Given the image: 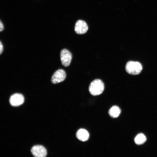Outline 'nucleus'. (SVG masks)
<instances>
[{
    "mask_svg": "<svg viewBox=\"0 0 157 157\" xmlns=\"http://www.w3.org/2000/svg\"><path fill=\"white\" fill-rule=\"evenodd\" d=\"M76 137L79 140L84 142L88 139L89 134L86 130L81 129L78 130L77 132Z\"/></svg>",
    "mask_w": 157,
    "mask_h": 157,
    "instance_id": "6e6552de",
    "label": "nucleus"
},
{
    "mask_svg": "<svg viewBox=\"0 0 157 157\" xmlns=\"http://www.w3.org/2000/svg\"><path fill=\"white\" fill-rule=\"evenodd\" d=\"M146 140V138L145 135L142 133L138 134L135 138V142L136 144L140 145L144 143Z\"/></svg>",
    "mask_w": 157,
    "mask_h": 157,
    "instance_id": "9d476101",
    "label": "nucleus"
},
{
    "mask_svg": "<svg viewBox=\"0 0 157 157\" xmlns=\"http://www.w3.org/2000/svg\"><path fill=\"white\" fill-rule=\"evenodd\" d=\"M31 151L32 154L36 157H44L47 155L46 149L41 145L33 146L31 149Z\"/></svg>",
    "mask_w": 157,
    "mask_h": 157,
    "instance_id": "39448f33",
    "label": "nucleus"
},
{
    "mask_svg": "<svg viewBox=\"0 0 157 157\" xmlns=\"http://www.w3.org/2000/svg\"><path fill=\"white\" fill-rule=\"evenodd\" d=\"M104 88L102 81L99 79H96L90 83L89 88L90 93L92 95L97 96L101 94Z\"/></svg>",
    "mask_w": 157,
    "mask_h": 157,
    "instance_id": "f257e3e1",
    "label": "nucleus"
},
{
    "mask_svg": "<svg viewBox=\"0 0 157 157\" xmlns=\"http://www.w3.org/2000/svg\"><path fill=\"white\" fill-rule=\"evenodd\" d=\"M0 31H1L4 29V26L3 23L1 21H0Z\"/></svg>",
    "mask_w": 157,
    "mask_h": 157,
    "instance_id": "f8f14e48",
    "label": "nucleus"
},
{
    "mask_svg": "<svg viewBox=\"0 0 157 157\" xmlns=\"http://www.w3.org/2000/svg\"><path fill=\"white\" fill-rule=\"evenodd\" d=\"M88 26L84 21L78 20L76 23L74 30L76 32L79 34H84L87 31Z\"/></svg>",
    "mask_w": 157,
    "mask_h": 157,
    "instance_id": "0eeeda50",
    "label": "nucleus"
},
{
    "mask_svg": "<svg viewBox=\"0 0 157 157\" xmlns=\"http://www.w3.org/2000/svg\"><path fill=\"white\" fill-rule=\"evenodd\" d=\"M24 98L21 94L15 93L12 95L10 97L9 102L13 106H17L22 105L24 102Z\"/></svg>",
    "mask_w": 157,
    "mask_h": 157,
    "instance_id": "423d86ee",
    "label": "nucleus"
},
{
    "mask_svg": "<svg viewBox=\"0 0 157 157\" xmlns=\"http://www.w3.org/2000/svg\"><path fill=\"white\" fill-rule=\"evenodd\" d=\"M3 46L1 41L0 43V54H1L3 52Z\"/></svg>",
    "mask_w": 157,
    "mask_h": 157,
    "instance_id": "9b49d317",
    "label": "nucleus"
},
{
    "mask_svg": "<svg viewBox=\"0 0 157 157\" xmlns=\"http://www.w3.org/2000/svg\"><path fill=\"white\" fill-rule=\"evenodd\" d=\"M66 74L63 69H59L56 71L53 75L51 81L53 84H56L64 81L66 77Z\"/></svg>",
    "mask_w": 157,
    "mask_h": 157,
    "instance_id": "20e7f679",
    "label": "nucleus"
},
{
    "mask_svg": "<svg viewBox=\"0 0 157 157\" xmlns=\"http://www.w3.org/2000/svg\"><path fill=\"white\" fill-rule=\"evenodd\" d=\"M125 69L126 71L129 74L135 75L140 73L142 67L141 64L139 62L131 61L127 63Z\"/></svg>",
    "mask_w": 157,
    "mask_h": 157,
    "instance_id": "f03ea898",
    "label": "nucleus"
},
{
    "mask_svg": "<svg viewBox=\"0 0 157 157\" xmlns=\"http://www.w3.org/2000/svg\"><path fill=\"white\" fill-rule=\"evenodd\" d=\"M60 58L62 65L65 67H68L71 62L72 55L68 50L64 49L61 51Z\"/></svg>",
    "mask_w": 157,
    "mask_h": 157,
    "instance_id": "7ed1b4c3",
    "label": "nucleus"
},
{
    "mask_svg": "<svg viewBox=\"0 0 157 157\" xmlns=\"http://www.w3.org/2000/svg\"><path fill=\"white\" fill-rule=\"evenodd\" d=\"M121 113V110L117 106L112 107L109 111V114L112 117L116 118L118 117Z\"/></svg>",
    "mask_w": 157,
    "mask_h": 157,
    "instance_id": "1a4fd4ad",
    "label": "nucleus"
}]
</instances>
